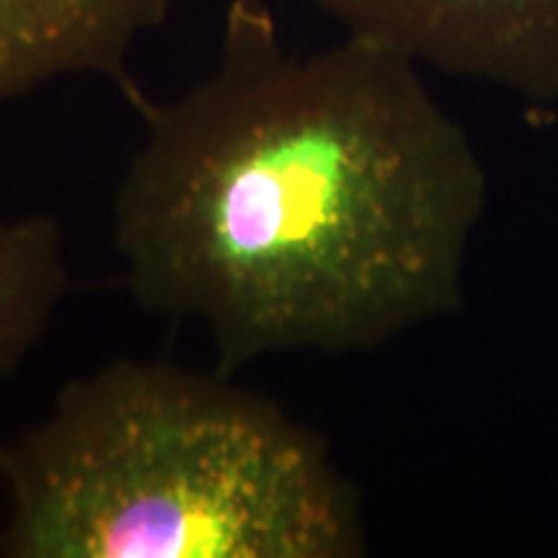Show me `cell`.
Listing matches in <instances>:
<instances>
[{"mask_svg":"<svg viewBox=\"0 0 558 558\" xmlns=\"http://www.w3.org/2000/svg\"><path fill=\"white\" fill-rule=\"evenodd\" d=\"M68 282L65 235L54 215L0 222V375L16 369L45 339Z\"/></svg>","mask_w":558,"mask_h":558,"instance_id":"5b68a950","label":"cell"},{"mask_svg":"<svg viewBox=\"0 0 558 558\" xmlns=\"http://www.w3.org/2000/svg\"><path fill=\"white\" fill-rule=\"evenodd\" d=\"M135 109L114 251L135 303L199 326L226 373L369 352L463 305L488 177L409 54L290 50L264 0H230L205 78Z\"/></svg>","mask_w":558,"mask_h":558,"instance_id":"6da1fadb","label":"cell"},{"mask_svg":"<svg viewBox=\"0 0 558 558\" xmlns=\"http://www.w3.org/2000/svg\"><path fill=\"white\" fill-rule=\"evenodd\" d=\"M422 68L558 104V0H311Z\"/></svg>","mask_w":558,"mask_h":558,"instance_id":"3957f363","label":"cell"},{"mask_svg":"<svg viewBox=\"0 0 558 558\" xmlns=\"http://www.w3.org/2000/svg\"><path fill=\"white\" fill-rule=\"evenodd\" d=\"M5 558H360L324 437L233 373L114 360L0 442Z\"/></svg>","mask_w":558,"mask_h":558,"instance_id":"7a4b0ae2","label":"cell"},{"mask_svg":"<svg viewBox=\"0 0 558 558\" xmlns=\"http://www.w3.org/2000/svg\"><path fill=\"white\" fill-rule=\"evenodd\" d=\"M166 0H0V104L47 83L99 75L135 104L128 60Z\"/></svg>","mask_w":558,"mask_h":558,"instance_id":"277c9868","label":"cell"}]
</instances>
